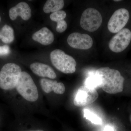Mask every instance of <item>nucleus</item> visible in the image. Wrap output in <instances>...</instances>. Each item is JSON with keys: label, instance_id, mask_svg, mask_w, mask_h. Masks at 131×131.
Returning <instances> with one entry per match:
<instances>
[{"label": "nucleus", "instance_id": "nucleus-1", "mask_svg": "<svg viewBox=\"0 0 131 131\" xmlns=\"http://www.w3.org/2000/svg\"><path fill=\"white\" fill-rule=\"evenodd\" d=\"M95 74L100 83V88L108 94L121 93L124 89L125 79L119 71L108 67L99 68Z\"/></svg>", "mask_w": 131, "mask_h": 131}, {"label": "nucleus", "instance_id": "nucleus-2", "mask_svg": "<svg viewBox=\"0 0 131 131\" xmlns=\"http://www.w3.org/2000/svg\"><path fill=\"white\" fill-rule=\"evenodd\" d=\"M22 72L18 64H6L0 70V91L8 93L14 90Z\"/></svg>", "mask_w": 131, "mask_h": 131}, {"label": "nucleus", "instance_id": "nucleus-3", "mask_svg": "<svg viewBox=\"0 0 131 131\" xmlns=\"http://www.w3.org/2000/svg\"><path fill=\"white\" fill-rule=\"evenodd\" d=\"M15 89L28 101L34 102L38 99L37 88L30 75L25 71L21 72Z\"/></svg>", "mask_w": 131, "mask_h": 131}, {"label": "nucleus", "instance_id": "nucleus-4", "mask_svg": "<svg viewBox=\"0 0 131 131\" xmlns=\"http://www.w3.org/2000/svg\"><path fill=\"white\" fill-rule=\"evenodd\" d=\"M50 58L52 65L62 73L72 74L75 71V60L62 50L56 49L52 51L50 54Z\"/></svg>", "mask_w": 131, "mask_h": 131}, {"label": "nucleus", "instance_id": "nucleus-5", "mask_svg": "<svg viewBox=\"0 0 131 131\" xmlns=\"http://www.w3.org/2000/svg\"><path fill=\"white\" fill-rule=\"evenodd\" d=\"M102 16L98 10L89 8L83 13L80 19V25L82 28L88 31L97 30L102 23Z\"/></svg>", "mask_w": 131, "mask_h": 131}, {"label": "nucleus", "instance_id": "nucleus-6", "mask_svg": "<svg viewBox=\"0 0 131 131\" xmlns=\"http://www.w3.org/2000/svg\"><path fill=\"white\" fill-rule=\"evenodd\" d=\"M98 97V94L95 89L84 85L78 90L73 103L76 106H84L93 103Z\"/></svg>", "mask_w": 131, "mask_h": 131}, {"label": "nucleus", "instance_id": "nucleus-7", "mask_svg": "<svg viewBox=\"0 0 131 131\" xmlns=\"http://www.w3.org/2000/svg\"><path fill=\"white\" fill-rule=\"evenodd\" d=\"M131 40V31L128 28H123L111 39L108 46L112 51L119 53L128 47Z\"/></svg>", "mask_w": 131, "mask_h": 131}, {"label": "nucleus", "instance_id": "nucleus-8", "mask_svg": "<svg viewBox=\"0 0 131 131\" xmlns=\"http://www.w3.org/2000/svg\"><path fill=\"white\" fill-rule=\"evenodd\" d=\"M130 17L127 9L121 8L113 14L107 24L108 29L110 32L117 33L123 29L127 24Z\"/></svg>", "mask_w": 131, "mask_h": 131}, {"label": "nucleus", "instance_id": "nucleus-9", "mask_svg": "<svg viewBox=\"0 0 131 131\" xmlns=\"http://www.w3.org/2000/svg\"><path fill=\"white\" fill-rule=\"evenodd\" d=\"M67 42L71 47L76 49L88 50L93 45L92 38L88 34L74 32L68 36Z\"/></svg>", "mask_w": 131, "mask_h": 131}, {"label": "nucleus", "instance_id": "nucleus-10", "mask_svg": "<svg viewBox=\"0 0 131 131\" xmlns=\"http://www.w3.org/2000/svg\"><path fill=\"white\" fill-rule=\"evenodd\" d=\"M9 15L12 20H15L18 16L21 17L23 20H27L31 16V10L27 3L22 2L10 8Z\"/></svg>", "mask_w": 131, "mask_h": 131}, {"label": "nucleus", "instance_id": "nucleus-11", "mask_svg": "<svg viewBox=\"0 0 131 131\" xmlns=\"http://www.w3.org/2000/svg\"><path fill=\"white\" fill-rule=\"evenodd\" d=\"M40 83L42 90L46 93L53 91L55 93L62 94L65 92V86L62 83L45 78L40 79Z\"/></svg>", "mask_w": 131, "mask_h": 131}, {"label": "nucleus", "instance_id": "nucleus-12", "mask_svg": "<svg viewBox=\"0 0 131 131\" xmlns=\"http://www.w3.org/2000/svg\"><path fill=\"white\" fill-rule=\"evenodd\" d=\"M30 68L33 73L40 77H47L51 79L56 78L54 70L47 64L41 63H34L31 64Z\"/></svg>", "mask_w": 131, "mask_h": 131}, {"label": "nucleus", "instance_id": "nucleus-13", "mask_svg": "<svg viewBox=\"0 0 131 131\" xmlns=\"http://www.w3.org/2000/svg\"><path fill=\"white\" fill-rule=\"evenodd\" d=\"M32 38L34 41L45 46L51 44L54 39L53 33L46 27H43L34 33Z\"/></svg>", "mask_w": 131, "mask_h": 131}, {"label": "nucleus", "instance_id": "nucleus-14", "mask_svg": "<svg viewBox=\"0 0 131 131\" xmlns=\"http://www.w3.org/2000/svg\"><path fill=\"white\" fill-rule=\"evenodd\" d=\"M64 1L63 0H48L45 3L43 10L46 14L59 11L63 7Z\"/></svg>", "mask_w": 131, "mask_h": 131}, {"label": "nucleus", "instance_id": "nucleus-15", "mask_svg": "<svg viewBox=\"0 0 131 131\" xmlns=\"http://www.w3.org/2000/svg\"><path fill=\"white\" fill-rule=\"evenodd\" d=\"M0 39L5 43H10L14 39V31L7 25L3 26L0 30Z\"/></svg>", "mask_w": 131, "mask_h": 131}, {"label": "nucleus", "instance_id": "nucleus-16", "mask_svg": "<svg viewBox=\"0 0 131 131\" xmlns=\"http://www.w3.org/2000/svg\"><path fill=\"white\" fill-rule=\"evenodd\" d=\"M84 116L87 119L91 121L92 124L97 125L102 124L101 119L88 109L84 110Z\"/></svg>", "mask_w": 131, "mask_h": 131}, {"label": "nucleus", "instance_id": "nucleus-17", "mask_svg": "<svg viewBox=\"0 0 131 131\" xmlns=\"http://www.w3.org/2000/svg\"><path fill=\"white\" fill-rule=\"evenodd\" d=\"M84 85L94 89L100 88V81L95 74L90 75L87 77L84 82Z\"/></svg>", "mask_w": 131, "mask_h": 131}, {"label": "nucleus", "instance_id": "nucleus-18", "mask_svg": "<svg viewBox=\"0 0 131 131\" xmlns=\"http://www.w3.org/2000/svg\"><path fill=\"white\" fill-rule=\"evenodd\" d=\"M66 16V13L63 10H59L52 13L50 15V17L52 21L57 23L63 20Z\"/></svg>", "mask_w": 131, "mask_h": 131}, {"label": "nucleus", "instance_id": "nucleus-19", "mask_svg": "<svg viewBox=\"0 0 131 131\" xmlns=\"http://www.w3.org/2000/svg\"><path fill=\"white\" fill-rule=\"evenodd\" d=\"M68 27L67 22L64 20L57 23L56 31L59 33H62L66 30Z\"/></svg>", "mask_w": 131, "mask_h": 131}, {"label": "nucleus", "instance_id": "nucleus-20", "mask_svg": "<svg viewBox=\"0 0 131 131\" xmlns=\"http://www.w3.org/2000/svg\"><path fill=\"white\" fill-rule=\"evenodd\" d=\"M10 52V48L6 45L1 46H0V56H6Z\"/></svg>", "mask_w": 131, "mask_h": 131}, {"label": "nucleus", "instance_id": "nucleus-21", "mask_svg": "<svg viewBox=\"0 0 131 131\" xmlns=\"http://www.w3.org/2000/svg\"><path fill=\"white\" fill-rule=\"evenodd\" d=\"M104 131H114V128L111 126L107 125L105 127Z\"/></svg>", "mask_w": 131, "mask_h": 131}, {"label": "nucleus", "instance_id": "nucleus-22", "mask_svg": "<svg viewBox=\"0 0 131 131\" xmlns=\"http://www.w3.org/2000/svg\"><path fill=\"white\" fill-rule=\"evenodd\" d=\"M26 131H44L42 130H34Z\"/></svg>", "mask_w": 131, "mask_h": 131}, {"label": "nucleus", "instance_id": "nucleus-23", "mask_svg": "<svg viewBox=\"0 0 131 131\" xmlns=\"http://www.w3.org/2000/svg\"><path fill=\"white\" fill-rule=\"evenodd\" d=\"M115 2H119L121 1H120V0H116V1H114Z\"/></svg>", "mask_w": 131, "mask_h": 131}, {"label": "nucleus", "instance_id": "nucleus-24", "mask_svg": "<svg viewBox=\"0 0 131 131\" xmlns=\"http://www.w3.org/2000/svg\"><path fill=\"white\" fill-rule=\"evenodd\" d=\"M1 16H0V22H1Z\"/></svg>", "mask_w": 131, "mask_h": 131}, {"label": "nucleus", "instance_id": "nucleus-25", "mask_svg": "<svg viewBox=\"0 0 131 131\" xmlns=\"http://www.w3.org/2000/svg\"><path fill=\"white\" fill-rule=\"evenodd\" d=\"M130 121H131V115H130Z\"/></svg>", "mask_w": 131, "mask_h": 131}]
</instances>
